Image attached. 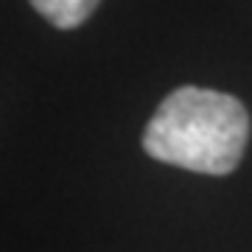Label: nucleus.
<instances>
[{
  "label": "nucleus",
  "instance_id": "f257e3e1",
  "mask_svg": "<svg viewBox=\"0 0 252 252\" xmlns=\"http://www.w3.org/2000/svg\"><path fill=\"white\" fill-rule=\"evenodd\" d=\"M247 140L250 115L235 95L180 87L152 115L143 132V152L185 171L224 177L238 168Z\"/></svg>",
  "mask_w": 252,
  "mask_h": 252
},
{
  "label": "nucleus",
  "instance_id": "f03ea898",
  "mask_svg": "<svg viewBox=\"0 0 252 252\" xmlns=\"http://www.w3.org/2000/svg\"><path fill=\"white\" fill-rule=\"evenodd\" d=\"M98 3L101 0H31V6H34L51 26L64 28V31L81 26V23L95 11Z\"/></svg>",
  "mask_w": 252,
  "mask_h": 252
}]
</instances>
